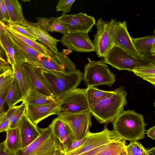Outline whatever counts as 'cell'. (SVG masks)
<instances>
[{"instance_id":"obj_37","label":"cell","mask_w":155,"mask_h":155,"mask_svg":"<svg viewBox=\"0 0 155 155\" xmlns=\"http://www.w3.org/2000/svg\"><path fill=\"white\" fill-rule=\"evenodd\" d=\"M75 0H60L56 8L57 11H62L63 14H66L71 11L72 4Z\"/></svg>"},{"instance_id":"obj_9","label":"cell","mask_w":155,"mask_h":155,"mask_svg":"<svg viewBox=\"0 0 155 155\" xmlns=\"http://www.w3.org/2000/svg\"><path fill=\"white\" fill-rule=\"evenodd\" d=\"M91 114L89 110L74 114H64L57 117L70 127L75 140L85 137L92 126Z\"/></svg>"},{"instance_id":"obj_47","label":"cell","mask_w":155,"mask_h":155,"mask_svg":"<svg viewBox=\"0 0 155 155\" xmlns=\"http://www.w3.org/2000/svg\"><path fill=\"white\" fill-rule=\"evenodd\" d=\"M148 149L150 155H155V147H153Z\"/></svg>"},{"instance_id":"obj_11","label":"cell","mask_w":155,"mask_h":155,"mask_svg":"<svg viewBox=\"0 0 155 155\" xmlns=\"http://www.w3.org/2000/svg\"><path fill=\"white\" fill-rule=\"evenodd\" d=\"M114 46L125 51L133 57L139 59H145L136 50L127 28V23L117 21L114 30Z\"/></svg>"},{"instance_id":"obj_4","label":"cell","mask_w":155,"mask_h":155,"mask_svg":"<svg viewBox=\"0 0 155 155\" xmlns=\"http://www.w3.org/2000/svg\"><path fill=\"white\" fill-rule=\"evenodd\" d=\"M82 79L87 87L101 85L110 86L116 80L108 66L101 61H91L85 65Z\"/></svg>"},{"instance_id":"obj_33","label":"cell","mask_w":155,"mask_h":155,"mask_svg":"<svg viewBox=\"0 0 155 155\" xmlns=\"http://www.w3.org/2000/svg\"><path fill=\"white\" fill-rule=\"evenodd\" d=\"M134 73L140 78L155 85V64H149L135 68L132 70Z\"/></svg>"},{"instance_id":"obj_38","label":"cell","mask_w":155,"mask_h":155,"mask_svg":"<svg viewBox=\"0 0 155 155\" xmlns=\"http://www.w3.org/2000/svg\"><path fill=\"white\" fill-rule=\"evenodd\" d=\"M10 128L7 111H4L0 114V133L6 131Z\"/></svg>"},{"instance_id":"obj_48","label":"cell","mask_w":155,"mask_h":155,"mask_svg":"<svg viewBox=\"0 0 155 155\" xmlns=\"http://www.w3.org/2000/svg\"><path fill=\"white\" fill-rule=\"evenodd\" d=\"M55 155H64V154L62 149L57 152Z\"/></svg>"},{"instance_id":"obj_19","label":"cell","mask_w":155,"mask_h":155,"mask_svg":"<svg viewBox=\"0 0 155 155\" xmlns=\"http://www.w3.org/2000/svg\"><path fill=\"white\" fill-rule=\"evenodd\" d=\"M18 126L20 131L21 148L29 145L40 135L38 127L25 115L21 118Z\"/></svg>"},{"instance_id":"obj_7","label":"cell","mask_w":155,"mask_h":155,"mask_svg":"<svg viewBox=\"0 0 155 155\" xmlns=\"http://www.w3.org/2000/svg\"><path fill=\"white\" fill-rule=\"evenodd\" d=\"M103 61L119 71L127 70L131 71L136 68L152 63L146 58H136L115 46L112 47L104 58Z\"/></svg>"},{"instance_id":"obj_35","label":"cell","mask_w":155,"mask_h":155,"mask_svg":"<svg viewBox=\"0 0 155 155\" xmlns=\"http://www.w3.org/2000/svg\"><path fill=\"white\" fill-rule=\"evenodd\" d=\"M127 155H150L148 149H146L137 141H130L126 146Z\"/></svg>"},{"instance_id":"obj_43","label":"cell","mask_w":155,"mask_h":155,"mask_svg":"<svg viewBox=\"0 0 155 155\" xmlns=\"http://www.w3.org/2000/svg\"><path fill=\"white\" fill-rule=\"evenodd\" d=\"M8 90L6 91L0 97V114L4 111V106L5 102H6V98Z\"/></svg>"},{"instance_id":"obj_45","label":"cell","mask_w":155,"mask_h":155,"mask_svg":"<svg viewBox=\"0 0 155 155\" xmlns=\"http://www.w3.org/2000/svg\"><path fill=\"white\" fill-rule=\"evenodd\" d=\"M147 136L153 140L155 139V126L150 128L147 131L146 133Z\"/></svg>"},{"instance_id":"obj_6","label":"cell","mask_w":155,"mask_h":155,"mask_svg":"<svg viewBox=\"0 0 155 155\" xmlns=\"http://www.w3.org/2000/svg\"><path fill=\"white\" fill-rule=\"evenodd\" d=\"M86 88H76L58 99L56 115L74 114L90 110Z\"/></svg>"},{"instance_id":"obj_10","label":"cell","mask_w":155,"mask_h":155,"mask_svg":"<svg viewBox=\"0 0 155 155\" xmlns=\"http://www.w3.org/2000/svg\"><path fill=\"white\" fill-rule=\"evenodd\" d=\"M57 20L68 29V33H88L96 24L95 18L87 14L80 13L75 14H63Z\"/></svg>"},{"instance_id":"obj_20","label":"cell","mask_w":155,"mask_h":155,"mask_svg":"<svg viewBox=\"0 0 155 155\" xmlns=\"http://www.w3.org/2000/svg\"><path fill=\"white\" fill-rule=\"evenodd\" d=\"M137 51L143 57L155 64V35H147L140 38H132Z\"/></svg>"},{"instance_id":"obj_51","label":"cell","mask_w":155,"mask_h":155,"mask_svg":"<svg viewBox=\"0 0 155 155\" xmlns=\"http://www.w3.org/2000/svg\"><path fill=\"white\" fill-rule=\"evenodd\" d=\"M1 51L0 49V56H1Z\"/></svg>"},{"instance_id":"obj_3","label":"cell","mask_w":155,"mask_h":155,"mask_svg":"<svg viewBox=\"0 0 155 155\" xmlns=\"http://www.w3.org/2000/svg\"><path fill=\"white\" fill-rule=\"evenodd\" d=\"M40 69L51 86L53 96L56 99L61 98L77 88L83 78V74L78 69L67 73Z\"/></svg>"},{"instance_id":"obj_21","label":"cell","mask_w":155,"mask_h":155,"mask_svg":"<svg viewBox=\"0 0 155 155\" xmlns=\"http://www.w3.org/2000/svg\"><path fill=\"white\" fill-rule=\"evenodd\" d=\"M126 140L121 138L101 145L79 155H120L125 148Z\"/></svg>"},{"instance_id":"obj_14","label":"cell","mask_w":155,"mask_h":155,"mask_svg":"<svg viewBox=\"0 0 155 155\" xmlns=\"http://www.w3.org/2000/svg\"><path fill=\"white\" fill-rule=\"evenodd\" d=\"M20 64L29 78L31 90H38L45 95L53 96L51 87L40 69L27 62Z\"/></svg>"},{"instance_id":"obj_41","label":"cell","mask_w":155,"mask_h":155,"mask_svg":"<svg viewBox=\"0 0 155 155\" xmlns=\"http://www.w3.org/2000/svg\"><path fill=\"white\" fill-rule=\"evenodd\" d=\"M0 9L4 18V21L9 23V17L4 0H0Z\"/></svg>"},{"instance_id":"obj_17","label":"cell","mask_w":155,"mask_h":155,"mask_svg":"<svg viewBox=\"0 0 155 155\" xmlns=\"http://www.w3.org/2000/svg\"><path fill=\"white\" fill-rule=\"evenodd\" d=\"M50 125L53 134L59 140L62 147L70 146L75 140L69 125L59 117L54 118Z\"/></svg>"},{"instance_id":"obj_2","label":"cell","mask_w":155,"mask_h":155,"mask_svg":"<svg viewBox=\"0 0 155 155\" xmlns=\"http://www.w3.org/2000/svg\"><path fill=\"white\" fill-rule=\"evenodd\" d=\"M113 93L106 97L90 110L92 115L100 124L112 122L124 110L127 104V93L120 86Z\"/></svg>"},{"instance_id":"obj_28","label":"cell","mask_w":155,"mask_h":155,"mask_svg":"<svg viewBox=\"0 0 155 155\" xmlns=\"http://www.w3.org/2000/svg\"><path fill=\"white\" fill-rule=\"evenodd\" d=\"M57 100L53 96L45 95L38 90H31L24 97L23 101L26 104L40 105L53 103Z\"/></svg>"},{"instance_id":"obj_5","label":"cell","mask_w":155,"mask_h":155,"mask_svg":"<svg viewBox=\"0 0 155 155\" xmlns=\"http://www.w3.org/2000/svg\"><path fill=\"white\" fill-rule=\"evenodd\" d=\"M117 21L113 18L110 21L101 18L98 19L93 43L94 51L99 57L104 58L114 46V30Z\"/></svg>"},{"instance_id":"obj_39","label":"cell","mask_w":155,"mask_h":155,"mask_svg":"<svg viewBox=\"0 0 155 155\" xmlns=\"http://www.w3.org/2000/svg\"><path fill=\"white\" fill-rule=\"evenodd\" d=\"M8 26L20 34L32 39L36 40L28 31L25 27L22 26L20 25H12Z\"/></svg>"},{"instance_id":"obj_49","label":"cell","mask_w":155,"mask_h":155,"mask_svg":"<svg viewBox=\"0 0 155 155\" xmlns=\"http://www.w3.org/2000/svg\"><path fill=\"white\" fill-rule=\"evenodd\" d=\"M120 155H127L126 150V147L124 150L121 153Z\"/></svg>"},{"instance_id":"obj_26","label":"cell","mask_w":155,"mask_h":155,"mask_svg":"<svg viewBox=\"0 0 155 155\" xmlns=\"http://www.w3.org/2000/svg\"><path fill=\"white\" fill-rule=\"evenodd\" d=\"M36 23L42 29L48 32H57L63 35L68 33L67 28L58 21L57 17L37 18Z\"/></svg>"},{"instance_id":"obj_1","label":"cell","mask_w":155,"mask_h":155,"mask_svg":"<svg viewBox=\"0 0 155 155\" xmlns=\"http://www.w3.org/2000/svg\"><path fill=\"white\" fill-rule=\"evenodd\" d=\"M112 122L113 130L125 140L137 141L144 137L146 124L143 116L134 110H124Z\"/></svg>"},{"instance_id":"obj_29","label":"cell","mask_w":155,"mask_h":155,"mask_svg":"<svg viewBox=\"0 0 155 155\" xmlns=\"http://www.w3.org/2000/svg\"><path fill=\"white\" fill-rule=\"evenodd\" d=\"M86 94L90 110L101 101L112 94L114 91L99 90L96 87H88L86 88Z\"/></svg>"},{"instance_id":"obj_18","label":"cell","mask_w":155,"mask_h":155,"mask_svg":"<svg viewBox=\"0 0 155 155\" xmlns=\"http://www.w3.org/2000/svg\"><path fill=\"white\" fill-rule=\"evenodd\" d=\"M8 28L12 34L21 41L33 49L43 57L54 59L58 61H60L63 57V53L61 51L55 54L43 44L23 35L11 28Z\"/></svg>"},{"instance_id":"obj_24","label":"cell","mask_w":155,"mask_h":155,"mask_svg":"<svg viewBox=\"0 0 155 155\" xmlns=\"http://www.w3.org/2000/svg\"><path fill=\"white\" fill-rule=\"evenodd\" d=\"M11 68L14 76L20 87L24 98L31 90V84L29 78L20 64L15 62Z\"/></svg>"},{"instance_id":"obj_27","label":"cell","mask_w":155,"mask_h":155,"mask_svg":"<svg viewBox=\"0 0 155 155\" xmlns=\"http://www.w3.org/2000/svg\"><path fill=\"white\" fill-rule=\"evenodd\" d=\"M62 149L61 144L52 132L49 138L39 147L33 155H55Z\"/></svg>"},{"instance_id":"obj_30","label":"cell","mask_w":155,"mask_h":155,"mask_svg":"<svg viewBox=\"0 0 155 155\" xmlns=\"http://www.w3.org/2000/svg\"><path fill=\"white\" fill-rule=\"evenodd\" d=\"M23 98L20 87L14 76L12 82L8 91L6 101L9 108L15 106L21 101H23Z\"/></svg>"},{"instance_id":"obj_16","label":"cell","mask_w":155,"mask_h":155,"mask_svg":"<svg viewBox=\"0 0 155 155\" xmlns=\"http://www.w3.org/2000/svg\"><path fill=\"white\" fill-rule=\"evenodd\" d=\"M20 25L25 27L28 31L36 40L40 41L55 53H59L57 48V43L60 40L53 37L36 22H32L25 19Z\"/></svg>"},{"instance_id":"obj_40","label":"cell","mask_w":155,"mask_h":155,"mask_svg":"<svg viewBox=\"0 0 155 155\" xmlns=\"http://www.w3.org/2000/svg\"><path fill=\"white\" fill-rule=\"evenodd\" d=\"M86 137L83 139L74 140L71 145L67 147H62V150L64 154L75 149L81 146L85 140Z\"/></svg>"},{"instance_id":"obj_8","label":"cell","mask_w":155,"mask_h":155,"mask_svg":"<svg viewBox=\"0 0 155 155\" xmlns=\"http://www.w3.org/2000/svg\"><path fill=\"white\" fill-rule=\"evenodd\" d=\"M121 138L113 130H109L107 127L100 132L92 133L89 131L85 141L81 146L64 155H79L101 145Z\"/></svg>"},{"instance_id":"obj_46","label":"cell","mask_w":155,"mask_h":155,"mask_svg":"<svg viewBox=\"0 0 155 155\" xmlns=\"http://www.w3.org/2000/svg\"><path fill=\"white\" fill-rule=\"evenodd\" d=\"M0 155H15V154L10 153L5 150L4 142L0 143Z\"/></svg>"},{"instance_id":"obj_25","label":"cell","mask_w":155,"mask_h":155,"mask_svg":"<svg viewBox=\"0 0 155 155\" xmlns=\"http://www.w3.org/2000/svg\"><path fill=\"white\" fill-rule=\"evenodd\" d=\"M9 17L8 25H20L25 19L21 5L18 0H4Z\"/></svg>"},{"instance_id":"obj_31","label":"cell","mask_w":155,"mask_h":155,"mask_svg":"<svg viewBox=\"0 0 155 155\" xmlns=\"http://www.w3.org/2000/svg\"><path fill=\"white\" fill-rule=\"evenodd\" d=\"M26 108V104L23 101L19 105H15L9 108L7 111L10 123V128L18 126L21 118L25 115Z\"/></svg>"},{"instance_id":"obj_50","label":"cell","mask_w":155,"mask_h":155,"mask_svg":"<svg viewBox=\"0 0 155 155\" xmlns=\"http://www.w3.org/2000/svg\"><path fill=\"white\" fill-rule=\"evenodd\" d=\"M0 19L3 22H4V18H3V15H2V13H1L0 9Z\"/></svg>"},{"instance_id":"obj_12","label":"cell","mask_w":155,"mask_h":155,"mask_svg":"<svg viewBox=\"0 0 155 155\" xmlns=\"http://www.w3.org/2000/svg\"><path fill=\"white\" fill-rule=\"evenodd\" d=\"M60 41L63 45L75 51L88 52L94 51V43L88 33H68L63 35Z\"/></svg>"},{"instance_id":"obj_44","label":"cell","mask_w":155,"mask_h":155,"mask_svg":"<svg viewBox=\"0 0 155 155\" xmlns=\"http://www.w3.org/2000/svg\"><path fill=\"white\" fill-rule=\"evenodd\" d=\"M6 25L0 19V46L3 49V46L1 41V37L2 34L5 32Z\"/></svg>"},{"instance_id":"obj_13","label":"cell","mask_w":155,"mask_h":155,"mask_svg":"<svg viewBox=\"0 0 155 155\" xmlns=\"http://www.w3.org/2000/svg\"><path fill=\"white\" fill-rule=\"evenodd\" d=\"M5 32L13 44L16 62L19 64L25 62L30 63L43 57L14 36L9 29L8 25L6 26Z\"/></svg>"},{"instance_id":"obj_32","label":"cell","mask_w":155,"mask_h":155,"mask_svg":"<svg viewBox=\"0 0 155 155\" xmlns=\"http://www.w3.org/2000/svg\"><path fill=\"white\" fill-rule=\"evenodd\" d=\"M30 64L41 69L68 73L64 67L58 62L44 57Z\"/></svg>"},{"instance_id":"obj_22","label":"cell","mask_w":155,"mask_h":155,"mask_svg":"<svg viewBox=\"0 0 155 155\" xmlns=\"http://www.w3.org/2000/svg\"><path fill=\"white\" fill-rule=\"evenodd\" d=\"M38 129L40 135L29 145L19 150L15 155H33L39 147L49 138L52 133L50 125L47 128L38 127Z\"/></svg>"},{"instance_id":"obj_15","label":"cell","mask_w":155,"mask_h":155,"mask_svg":"<svg viewBox=\"0 0 155 155\" xmlns=\"http://www.w3.org/2000/svg\"><path fill=\"white\" fill-rule=\"evenodd\" d=\"M58 106V99L54 102L43 105L26 104L25 115L37 125L40 122L48 117L56 115Z\"/></svg>"},{"instance_id":"obj_36","label":"cell","mask_w":155,"mask_h":155,"mask_svg":"<svg viewBox=\"0 0 155 155\" xmlns=\"http://www.w3.org/2000/svg\"><path fill=\"white\" fill-rule=\"evenodd\" d=\"M13 77L12 68L0 75V97L9 90Z\"/></svg>"},{"instance_id":"obj_23","label":"cell","mask_w":155,"mask_h":155,"mask_svg":"<svg viewBox=\"0 0 155 155\" xmlns=\"http://www.w3.org/2000/svg\"><path fill=\"white\" fill-rule=\"evenodd\" d=\"M6 131V139L3 141L5 150L9 153L16 154L21 148L19 127L18 126L15 128H9Z\"/></svg>"},{"instance_id":"obj_34","label":"cell","mask_w":155,"mask_h":155,"mask_svg":"<svg viewBox=\"0 0 155 155\" xmlns=\"http://www.w3.org/2000/svg\"><path fill=\"white\" fill-rule=\"evenodd\" d=\"M3 49L5 51L8 62L11 66L15 62V51L13 44L6 32L1 37Z\"/></svg>"},{"instance_id":"obj_42","label":"cell","mask_w":155,"mask_h":155,"mask_svg":"<svg viewBox=\"0 0 155 155\" xmlns=\"http://www.w3.org/2000/svg\"><path fill=\"white\" fill-rule=\"evenodd\" d=\"M11 68V67L8 62L0 56V75Z\"/></svg>"}]
</instances>
